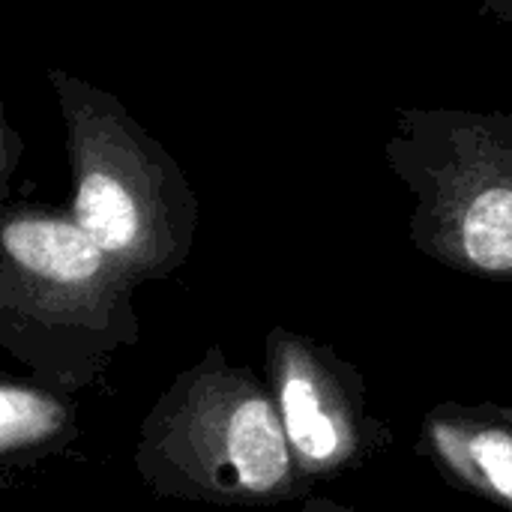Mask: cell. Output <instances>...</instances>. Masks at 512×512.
<instances>
[{
	"instance_id": "obj_11",
	"label": "cell",
	"mask_w": 512,
	"mask_h": 512,
	"mask_svg": "<svg viewBox=\"0 0 512 512\" xmlns=\"http://www.w3.org/2000/svg\"><path fill=\"white\" fill-rule=\"evenodd\" d=\"M6 339H9V321L0 315V348L6 345Z\"/></svg>"
},
{
	"instance_id": "obj_8",
	"label": "cell",
	"mask_w": 512,
	"mask_h": 512,
	"mask_svg": "<svg viewBox=\"0 0 512 512\" xmlns=\"http://www.w3.org/2000/svg\"><path fill=\"white\" fill-rule=\"evenodd\" d=\"M24 156V138L6 117V105L0 99V210L12 201V174Z\"/></svg>"
},
{
	"instance_id": "obj_1",
	"label": "cell",
	"mask_w": 512,
	"mask_h": 512,
	"mask_svg": "<svg viewBox=\"0 0 512 512\" xmlns=\"http://www.w3.org/2000/svg\"><path fill=\"white\" fill-rule=\"evenodd\" d=\"M135 282L69 216L42 201L0 210V315L3 345L30 375L75 396L90 387L120 348H135L141 321Z\"/></svg>"
},
{
	"instance_id": "obj_3",
	"label": "cell",
	"mask_w": 512,
	"mask_h": 512,
	"mask_svg": "<svg viewBox=\"0 0 512 512\" xmlns=\"http://www.w3.org/2000/svg\"><path fill=\"white\" fill-rule=\"evenodd\" d=\"M72 171L69 216L135 282L174 276L192 255L198 195L180 162L120 102V96L48 69Z\"/></svg>"
},
{
	"instance_id": "obj_7",
	"label": "cell",
	"mask_w": 512,
	"mask_h": 512,
	"mask_svg": "<svg viewBox=\"0 0 512 512\" xmlns=\"http://www.w3.org/2000/svg\"><path fill=\"white\" fill-rule=\"evenodd\" d=\"M81 435L69 396L39 384L0 375V474L24 471L75 447Z\"/></svg>"
},
{
	"instance_id": "obj_9",
	"label": "cell",
	"mask_w": 512,
	"mask_h": 512,
	"mask_svg": "<svg viewBox=\"0 0 512 512\" xmlns=\"http://www.w3.org/2000/svg\"><path fill=\"white\" fill-rule=\"evenodd\" d=\"M486 15H492L498 24H504L512 33V0H477Z\"/></svg>"
},
{
	"instance_id": "obj_2",
	"label": "cell",
	"mask_w": 512,
	"mask_h": 512,
	"mask_svg": "<svg viewBox=\"0 0 512 512\" xmlns=\"http://www.w3.org/2000/svg\"><path fill=\"white\" fill-rule=\"evenodd\" d=\"M135 471L159 498L210 507H273L309 486L297 474L273 393L210 345L144 414Z\"/></svg>"
},
{
	"instance_id": "obj_5",
	"label": "cell",
	"mask_w": 512,
	"mask_h": 512,
	"mask_svg": "<svg viewBox=\"0 0 512 512\" xmlns=\"http://www.w3.org/2000/svg\"><path fill=\"white\" fill-rule=\"evenodd\" d=\"M264 363V381L306 486L357 471L390 444V429L369 408L360 369L330 345L273 327L264 342Z\"/></svg>"
},
{
	"instance_id": "obj_10",
	"label": "cell",
	"mask_w": 512,
	"mask_h": 512,
	"mask_svg": "<svg viewBox=\"0 0 512 512\" xmlns=\"http://www.w3.org/2000/svg\"><path fill=\"white\" fill-rule=\"evenodd\" d=\"M297 512H357L351 510V507H342V504H336V501H324V498H315V501H309V504H303Z\"/></svg>"
},
{
	"instance_id": "obj_4",
	"label": "cell",
	"mask_w": 512,
	"mask_h": 512,
	"mask_svg": "<svg viewBox=\"0 0 512 512\" xmlns=\"http://www.w3.org/2000/svg\"><path fill=\"white\" fill-rule=\"evenodd\" d=\"M384 156L411 195L417 252L512 282V111L396 108Z\"/></svg>"
},
{
	"instance_id": "obj_6",
	"label": "cell",
	"mask_w": 512,
	"mask_h": 512,
	"mask_svg": "<svg viewBox=\"0 0 512 512\" xmlns=\"http://www.w3.org/2000/svg\"><path fill=\"white\" fill-rule=\"evenodd\" d=\"M417 453L462 489L512 512V408L441 402L420 420Z\"/></svg>"
}]
</instances>
